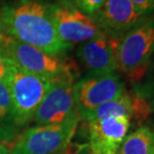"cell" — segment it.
<instances>
[{
    "label": "cell",
    "instance_id": "obj_1",
    "mask_svg": "<svg viewBox=\"0 0 154 154\" xmlns=\"http://www.w3.org/2000/svg\"><path fill=\"white\" fill-rule=\"evenodd\" d=\"M0 19L7 33L21 43L52 56H62L73 48L58 35L48 4L41 0H21L0 8Z\"/></svg>",
    "mask_w": 154,
    "mask_h": 154
},
{
    "label": "cell",
    "instance_id": "obj_2",
    "mask_svg": "<svg viewBox=\"0 0 154 154\" xmlns=\"http://www.w3.org/2000/svg\"><path fill=\"white\" fill-rule=\"evenodd\" d=\"M154 54V19H145L119 39L116 47L117 70L132 84L145 73Z\"/></svg>",
    "mask_w": 154,
    "mask_h": 154
},
{
    "label": "cell",
    "instance_id": "obj_3",
    "mask_svg": "<svg viewBox=\"0 0 154 154\" xmlns=\"http://www.w3.org/2000/svg\"><path fill=\"white\" fill-rule=\"evenodd\" d=\"M4 83L10 94L18 123L24 129L33 120L36 110L53 82L35 76L12 62Z\"/></svg>",
    "mask_w": 154,
    "mask_h": 154
},
{
    "label": "cell",
    "instance_id": "obj_4",
    "mask_svg": "<svg viewBox=\"0 0 154 154\" xmlns=\"http://www.w3.org/2000/svg\"><path fill=\"white\" fill-rule=\"evenodd\" d=\"M1 55L10 60L23 70L51 82L62 80L75 81L74 66L60 56H52L44 51L21 43L12 38Z\"/></svg>",
    "mask_w": 154,
    "mask_h": 154
},
{
    "label": "cell",
    "instance_id": "obj_5",
    "mask_svg": "<svg viewBox=\"0 0 154 154\" xmlns=\"http://www.w3.org/2000/svg\"><path fill=\"white\" fill-rule=\"evenodd\" d=\"M80 119L78 113L62 123L32 126L18 137L11 153L60 154L69 146Z\"/></svg>",
    "mask_w": 154,
    "mask_h": 154
},
{
    "label": "cell",
    "instance_id": "obj_6",
    "mask_svg": "<svg viewBox=\"0 0 154 154\" xmlns=\"http://www.w3.org/2000/svg\"><path fill=\"white\" fill-rule=\"evenodd\" d=\"M125 91V85L116 73L88 74L74 84V97L81 119L106 101Z\"/></svg>",
    "mask_w": 154,
    "mask_h": 154
},
{
    "label": "cell",
    "instance_id": "obj_7",
    "mask_svg": "<svg viewBox=\"0 0 154 154\" xmlns=\"http://www.w3.org/2000/svg\"><path fill=\"white\" fill-rule=\"evenodd\" d=\"M52 21L65 43L74 46L103 34L91 16L67 0L48 4Z\"/></svg>",
    "mask_w": 154,
    "mask_h": 154
},
{
    "label": "cell",
    "instance_id": "obj_8",
    "mask_svg": "<svg viewBox=\"0 0 154 154\" xmlns=\"http://www.w3.org/2000/svg\"><path fill=\"white\" fill-rule=\"evenodd\" d=\"M73 80L54 82L34 114L36 125L65 122L79 113L74 97Z\"/></svg>",
    "mask_w": 154,
    "mask_h": 154
},
{
    "label": "cell",
    "instance_id": "obj_9",
    "mask_svg": "<svg viewBox=\"0 0 154 154\" xmlns=\"http://www.w3.org/2000/svg\"><path fill=\"white\" fill-rule=\"evenodd\" d=\"M130 0H106L93 17L101 32L109 37L119 39L130 29L147 19Z\"/></svg>",
    "mask_w": 154,
    "mask_h": 154
},
{
    "label": "cell",
    "instance_id": "obj_10",
    "mask_svg": "<svg viewBox=\"0 0 154 154\" xmlns=\"http://www.w3.org/2000/svg\"><path fill=\"white\" fill-rule=\"evenodd\" d=\"M91 154H117L127 135L131 117L109 116L88 121Z\"/></svg>",
    "mask_w": 154,
    "mask_h": 154
},
{
    "label": "cell",
    "instance_id": "obj_11",
    "mask_svg": "<svg viewBox=\"0 0 154 154\" xmlns=\"http://www.w3.org/2000/svg\"><path fill=\"white\" fill-rule=\"evenodd\" d=\"M119 39L101 34L79 44L77 57L88 74H109L117 70Z\"/></svg>",
    "mask_w": 154,
    "mask_h": 154
},
{
    "label": "cell",
    "instance_id": "obj_12",
    "mask_svg": "<svg viewBox=\"0 0 154 154\" xmlns=\"http://www.w3.org/2000/svg\"><path fill=\"white\" fill-rule=\"evenodd\" d=\"M23 130L16 117L8 88L4 81H0V143L15 141Z\"/></svg>",
    "mask_w": 154,
    "mask_h": 154
},
{
    "label": "cell",
    "instance_id": "obj_13",
    "mask_svg": "<svg viewBox=\"0 0 154 154\" xmlns=\"http://www.w3.org/2000/svg\"><path fill=\"white\" fill-rule=\"evenodd\" d=\"M117 154H154V129L142 125L124 138Z\"/></svg>",
    "mask_w": 154,
    "mask_h": 154
},
{
    "label": "cell",
    "instance_id": "obj_14",
    "mask_svg": "<svg viewBox=\"0 0 154 154\" xmlns=\"http://www.w3.org/2000/svg\"><path fill=\"white\" fill-rule=\"evenodd\" d=\"M126 116L132 119L134 116V104L131 94L124 91L119 97L116 100L106 101L97 109L91 110L85 116V120L90 121L94 119H100L109 116Z\"/></svg>",
    "mask_w": 154,
    "mask_h": 154
},
{
    "label": "cell",
    "instance_id": "obj_15",
    "mask_svg": "<svg viewBox=\"0 0 154 154\" xmlns=\"http://www.w3.org/2000/svg\"><path fill=\"white\" fill-rule=\"evenodd\" d=\"M132 93L146 103L150 113H154V57L149 61L142 78L133 84Z\"/></svg>",
    "mask_w": 154,
    "mask_h": 154
},
{
    "label": "cell",
    "instance_id": "obj_16",
    "mask_svg": "<svg viewBox=\"0 0 154 154\" xmlns=\"http://www.w3.org/2000/svg\"><path fill=\"white\" fill-rule=\"evenodd\" d=\"M104 2L106 0H74L73 4L85 14L93 17L103 7Z\"/></svg>",
    "mask_w": 154,
    "mask_h": 154
},
{
    "label": "cell",
    "instance_id": "obj_17",
    "mask_svg": "<svg viewBox=\"0 0 154 154\" xmlns=\"http://www.w3.org/2000/svg\"><path fill=\"white\" fill-rule=\"evenodd\" d=\"M139 11L149 15L154 11V0H130Z\"/></svg>",
    "mask_w": 154,
    "mask_h": 154
},
{
    "label": "cell",
    "instance_id": "obj_18",
    "mask_svg": "<svg viewBox=\"0 0 154 154\" xmlns=\"http://www.w3.org/2000/svg\"><path fill=\"white\" fill-rule=\"evenodd\" d=\"M11 65L12 61L10 59L0 54V81H4V79L8 75L9 70H10Z\"/></svg>",
    "mask_w": 154,
    "mask_h": 154
},
{
    "label": "cell",
    "instance_id": "obj_19",
    "mask_svg": "<svg viewBox=\"0 0 154 154\" xmlns=\"http://www.w3.org/2000/svg\"><path fill=\"white\" fill-rule=\"evenodd\" d=\"M11 40H12V37L7 33L1 19H0V54H1L2 51L7 47V45L10 43Z\"/></svg>",
    "mask_w": 154,
    "mask_h": 154
},
{
    "label": "cell",
    "instance_id": "obj_20",
    "mask_svg": "<svg viewBox=\"0 0 154 154\" xmlns=\"http://www.w3.org/2000/svg\"><path fill=\"white\" fill-rule=\"evenodd\" d=\"M0 154H12L11 149L5 146V144L0 143Z\"/></svg>",
    "mask_w": 154,
    "mask_h": 154
}]
</instances>
